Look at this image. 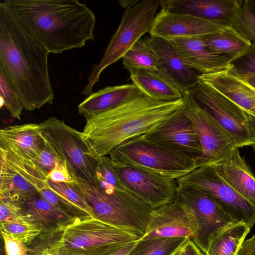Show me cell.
<instances>
[{"label": "cell", "mask_w": 255, "mask_h": 255, "mask_svg": "<svg viewBox=\"0 0 255 255\" xmlns=\"http://www.w3.org/2000/svg\"><path fill=\"white\" fill-rule=\"evenodd\" d=\"M49 51L20 20L0 3V67L26 111L52 104L54 92L48 73Z\"/></svg>", "instance_id": "obj_1"}, {"label": "cell", "mask_w": 255, "mask_h": 255, "mask_svg": "<svg viewBox=\"0 0 255 255\" xmlns=\"http://www.w3.org/2000/svg\"><path fill=\"white\" fill-rule=\"evenodd\" d=\"M7 8L49 51L81 48L94 40L96 17L77 0H5Z\"/></svg>", "instance_id": "obj_2"}, {"label": "cell", "mask_w": 255, "mask_h": 255, "mask_svg": "<svg viewBox=\"0 0 255 255\" xmlns=\"http://www.w3.org/2000/svg\"><path fill=\"white\" fill-rule=\"evenodd\" d=\"M183 106V98L157 101L139 90L120 105L86 118L82 132L98 160L126 141L150 131Z\"/></svg>", "instance_id": "obj_3"}, {"label": "cell", "mask_w": 255, "mask_h": 255, "mask_svg": "<svg viewBox=\"0 0 255 255\" xmlns=\"http://www.w3.org/2000/svg\"><path fill=\"white\" fill-rule=\"evenodd\" d=\"M37 238L53 249L74 255H105L141 238L90 216L72 218Z\"/></svg>", "instance_id": "obj_4"}, {"label": "cell", "mask_w": 255, "mask_h": 255, "mask_svg": "<svg viewBox=\"0 0 255 255\" xmlns=\"http://www.w3.org/2000/svg\"><path fill=\"white\" fill-rule=\"evenodd\" d=\"M70 174L73 186L84 198L93 217L141 238L144 236L152 209L148 205L128 190L106 191Z\"/></svg>", "instance_id": "obj_5"}, {"label": "cell", "mask_w": 255, "mask_h": 255, "mask_svg": "<svg viewBox=\"0 0 255 255\" xmlns=\"http://www.w3.org/2000/svg\"><path fill=\"white\" fill-rule=\"evenodd\" d=\"M109 157L115 162L176 180L197 168L194 159L151 141L144 134L118 145Z\"/></svg>", "instance_id": "obj_6"}, {"label": "cell", "mask_w": 255, "mask_h": 255, "mask_svg": "<svg viewBox=\"0 0 255 255\" xmlns=\"http://www.w3.org/2000/svg\"><path fill=\"white\" fill-rule=\"evenodd\" d=\"M159 6L160 0H143L126 8L119 26L111 37L102 58L93 66L81 95L88 96L92 94L102 72L122 59L142 35L150 32Z\"/></svg>", "instance_id": "obj_7"}, {"label": "cell", "mask_w": 255, "mask_h": 255, "mask_svg": "<svg viewBox=\"0 0 255 255\" xmlns=\"http://www.w3.org/2000/svg\"><path fill=\"white\" fill-rule=\"evenodd\" d=\"M39 125L45 141L67 164L70 172L90 184H97L98 160L83 132L55 117H50Z\"/></svg>", "instance_id": "obj_8"}, {"label": "cell", "mask_w": 255, "mask_h": 255, "mask_svg": "<svg viewBox=\"0 0 255 255\" xmlns=\"http://www.w3.org/2000/svg\"><path fill=\"white\" fill-rule=\"evenodd\" d=\"M47 174L16 149L0 144V199L18 205L48 187Z\"/></svg>", "instance_id": "obj_9"}, {"label": "cell", "mask_w": 255, "mask_h": 255, "mask_svg": "<svg viewBox=\"0 0 255 255\" xmlns=\"http://www.w3.org/2000/svg\"><path fill=\"white\" fill-rule=\"evenodd\" d=\"M176 181L178 184L200 190L239 222L245 223L251 228L255 224V206L231 187L212 165L197 167Z\"/></svg>", "instance_id": "obj_10"}, {"label": "cell", "mask_w": 255, "mask_h": 255, "mask_svg": "<svg viewBox=\"0 0 255 255\" xmlns=\"http://www.w3.org/2000/svg\"><path fill=\"white\" fill-rule=\"evenodd\" d=\"M182 93L183 113L192 123L202 147V154L195 160L196 166L212 164L237 147L235 140L188 90Z\"/></svg>", "instance_id": "obj_11"}, {"label": "cell", "mask_w": 255, "mask_h": 255, "mask_svg": "<svg viewBox=\"0 0 255 255\" xmlns=\"http://www.w3.org/2000/svg\"><path fill=\"white\" fill-rule=\"evenodd\" d=\"M188 91L229 133L237 147L252 144L244 110L238 105L199 79Z\"/></svg>", "instance_id": "obj_12"}, {"label": "cell", "mask_w": 255, "mask_h": 255, "mask_svg": "<svg viewBox=\"0 0 255 255\" xmlns=\"http://www.w3.org/2000/svg\"><path fill=\"white\" fill-rule=\"evenodd\" d=\"M176 199L193 212L199 229L191 240L205 254L214 238L226 228L239 223L212 199L193 187L178 184Z\"/></svg>", "instance_id": "obj_13"}, {"label": "cell", "mask_w": 255, "mask_h": 255, "mask_svg": "<svg viewBox=\"0 0 255 255\" xmlns=\"http://www.w3.org/2000/svg\"><path fill=\"white\" fill-rule=\"evenodd\" d=\"M106 157L126 188L152 209L175 200L178 187L176 179Z\"/></svg>", "instance_id": "obj_14"}, {"label": "cell", "mask_w": 255, "mask_h": 255, "mask_svg": "<svg viewBox=\"0 0 255 255\" xmlns=\"http://www.w3.org/2000/svg\"><path fill=\"white\" fill-rule=\"evenodd\" d=\"M198 229L192 210L175 199L151 209L146 230L141 238L185 237L192 239Z\"/></svg>", "instance_id": "obj_15"}, {"label": "cell", "mask_w": 255, "mask_h": 255, "mask_svg": "<svg viewBox=\"0 0 255 255\" xmlns=\"http://www.w3.org/2000/svg\"><path fill=\"white\" fill-rule=\"evenodd\" d=\"M182 109L144 135L151 141L196 160L202 154V147L192 123Z\"/></svg>", "instance_id": "obj_16"}, {"label": "cell", "mask_w": 255, "mask_h": 255, "mask_svg": "<svg viewBox=\"0 0 255 255\" xmlns=\"http://www.w3.org/2000/svg\"><path fill=\"white\" fill-rule=\"evenodd\" d=\"M243 2L242 0H160V6L170 11L234 27Z\"/></svg>", "instance_id": "obj_17"}, {"label": "cell", "mask_w": 255, "mask_h": 255, "mask_svg": "<svg viewBox=\"0 0 255 255\" xmlns=\"http://www.w3.org/2000/svg\"><path fill=\"white\" fill-rule=\"evenodd\" d=\"M227 27L184 13L161 8L155 17L150 36L169 39L174 37H200Z\"/></svg>", "instance_id": "obj_18"}, {"label": "cell", "mask_w": 255, "mask_h": 255, "mask_svg": "<svg viewBox=\"0 0 255 255\" xmlns=\"http://www.w3.org/2000/svg\"><path fill=\"white\" fill-rule=\"evenodd\" d=\"M145 39L156 56L157 72L182 92L188 90L200 74L184 64L168 40L152 36Z\"/></svg>", "instance_id": "obj_19"}, {"label": "cell", "mask_w": 255, "mask_h": 255, "mask_svg": "<svg viewBox=\"0 0 255 255\" xmlns=\"http://www.w3.org/2000/svg\"><path fill=\"white\" fill-rule=\"evenodd\" d=\"M168 40L184 64L200 74L220 71L233 61L225 55L210 50L199 37H174Z\"/></svg>", "instance_id": "obj_20"}, {"label": "cell", "mask_w": 255, "mask_h": 255, "mask_svg": "<svg viewBox=\"0 0 255 255\" xmlns=\"http://www.w3.org/2000/svg\"><path fill=\"white\" fill-rule=\"evenodd\" d=\"M211 165L231 187L255 206V176L241 155L239 148H234Z\"/></svg>", "instance_id": "obj_21"}, {"label": "cell", "mask_w": 255, "mask_h": 255, "mask_svg": "<svg viewBox=\"0 0 255 255\" xmlns=\"http://www.w3.org/2000/svg\"><path fill=\"white\" fill-rule=\"evenodd\" d=\"M255 117V88L232 70L230 64L220 71L197 77Z\"/></svg>", "instance_id": "obj_22"}, {"label": "cell", "mask_w": 255, "mask_h": 255, "mask_svg": "<svg viewBox=\"0 0 255 255\" xmlns=\"http://www.w3.org/2000/svg\"><path fill=\"white\" fill-rule=\"evenodd\" d=\"M0 144L12 147L33 160L44 149L46 141L41 133L39 124L31 123L1 129Z\"/></svg>", "instance_id": "obj_23"}, {"label": "cell", "mask_w": 255, "mask_h": 255, "mask_svg": "<svg viewBox=\"0 0 255 255\" xmlns=\"http://www.w3.org/2000/svg\"><path fill=\"white\" fill-rule=\"evenodd\" d=\"M138 90L133 84L107 86L92 93L81 102L79 114L85 118L101 114L120 105Z\"/></svg>", "instance_id": "obj_24"}, {"label": "cell", "mask_w": 255, "mask_h": 255, "mask_svg": "<svg viewBox=\"0 0 255 255\" xmlns=\"http://www.w3.org/2000/svg\"><path fill=\"white\" fill-rule=\"evenodd\" d=\"M129 73L133 84L152 99L172 101L183 98L182 92L157 71L137 69Z\"/></svg>", "instance_id": "obj_25"}, {"label": "cell", "mask_w": 255, "mask_h": 255, "mask_svg": "<svg viewBox=\"0 0 255 255\" xmlns=\"http://www.w3.org/2000/svg\"><path fill=\"white\" fill-rule=\"evenodd\" d=\"M211 51L224 54L233 60L244 54L252 43L234 27L199 37Z\"/></svg>", "instance_id": "obj_26"}, {"label": "cell", "mask_w": 255, "mask_h": 255, "mask_svg": "<svg viewBox=\"0 0 255 255\" xmlns=\"http://www.w3.org/2000/svg\"><path fill=\"white\" fill-rule=\"evenodd\" d=\"M20 206L25 214L42 227V232L51 231L73 218L56 208L39 194Z\"/></svg>", "instance_id": "obj_27"}, {"label": "cell", "mask_w": 255, "mask_h": 255, "mask_svg": "<svg viewBox=\"0 0 255 255\" xmlns=\"http://www.w3.org/2000/svg\"><path fill=\"white\" fill-rule=\"evenodd\" d=\"M251 228L239 222L225 229L209 244L205 255H237Z\"/></svg>", "instance_id": "obj_28"}, {"label": "cell", "mask_w": 255, "mask_h": 255, "mask_svg": "<svg viewBox=\"0 0 255 255\" xmlns=\"http://www.w3.org/2000/svg\"><path fill=\"white\" fill-rule=\"evenodd\" d=\"M122 59L124 67L129 72L137 69L157 72L156 56L145 38L139 39Z\"/></svg>", "instance_id": "obj_29"}, {"label": "cell", "mask_w": 255, "mask_h": 255, "mask_svg": "<svg viewBox=\"0 0 255 255\" xmlns=\"http://www.w3.org/2000/svg\"><path fill=\"white\" fill-rule=\"evenodd\" d=\"M188 238H141L136 242L127 255H171Z\"/></svg>", "instance_id": "obj_30"}, {"label": "cell", "mask_w": 255, "mask_h": 255, "mask_svg": "<svg viewBox=\"0 0 255 255\" xmlns=\"http://www.w3.org/2000/svg\"><path fill=\"white\" fill-rule=\"evenodd\" d=\"M0 231L18 239L28 246L42 233L43 229L24 213L17 220L0 223Z\"/></svg>", "instance_id": "obj_31"}, {"label": "cell", "mask_w": 255, "mask_h": 255, "mask_svg": "<svg viewBox=\"0 0 255 255\" xmlns=\"http://www.w3.org/2000/svg\"><path fill=\"white\" fill-rule=\"evenodd\" d=\"M0 107L4 106L10 116L21 120L24 109L19 97L4 70L0 67Z\"/></svg>", "instance_id": "obj_32"}, {"label": "cell", "mask_w": 255, "mask_h": 255, "mask_svg": "<svg viewBox=\"0 0 255 255\" xmlns=\"http://www.w3.org/2000/svg\"><path fill=\"white\" fill-rule=\"evenodd\" d=\"M106 156L99 158L98 161L96 169L97 184L106 190H127L107 162Z\"/></svg>", "instance_id": "obj_33"}, {"label": "cell", "mask_w": 255, "mask_h": 255, "mask_svg": "<svg viewBox=\"0 0 255 255\" xmlns=\"http://www.w3.org/2000/svg\"><path fill=\"white\" fill-rule=\"evenodd\" d=\"M38 194L56 208L73 218L89 216L79 207L51 190L48 185Z\"/></svg>", "instance_id": "obj_34"}, {"label": "cell", "mask_w": 255, "mask_h": 255, "mask_svg": "<svg viewBox=\"0 0 255 255\" xmlns=\"http://www.w3.org/2000/svg\"><path fill=\"white\" fill-rule=\"evenodd\" d=\"M49 187L65 199L79 207L89 216H92L91 210L81 193L73 184L54 183L47 180Z\"/></svg>", "instance_id": "obj_35"}, {"label": "cell", "mask_w": 255, "mask_h": 255, "mask_svg": "<svg viewBox=\"0 0 255 255\" xmlns=\"http://www.w3.org/2000/svg\"><path fill=\"white\" fill-rule=\"evenodd\" d=\"M234 72L242 78L255 76V44L230 64Z\"/></svg>", "instance_id": "obj_36"}, {"label": "cell", "mask_w": 255, "mask_h": 255, "mask_svg": "<svg viewBox=\"0 0 255 255\" xmlns=\"http://www.w3.org/2000/svg\"><path fill=\"white\" fill-rule=\"evenodd\" d=\"M33 161L47 175L51 170L61 165H67L59 158L46 142L44 149Z\"/></svg>", "instance_id": "obj_37"}, {"label": "cell", "mask_w": 255, "mask_h": 255, "mask_svg": "<svg viewBox=\"0 0 255 255\" xmlns=\"http://www.w3.org/2000/svg\"><path fill=\"white\" fill-rule=\"evenodd\" d=\"M0 199V223L17 220L24 215L19 205L8 199Z\"/></svg>", "instance_id": "obj_38"}, {"label": "cell", "mask_w": 255, "mask_h": 255, "mask_svg": "<svg viewBox=\"0 0 255 255\" xmlns=\"http://www.w3.org/2000/svg\"><path fill=\"white\" fill-rule=\"evenodd\" d=\"M6 255H28V248L13 236L1 231Z\"/></svg>", "instance_id": "obj_39"}, {"label": "cell", "mask_w": 255, "mask_h": 255, "mask_svg": "<svg viewBox=\"0 0 255 255\" xmlns=\"http://www.w3.org/2000/svg\"><path fill=\"white\" fill-rule=\"evenodd\" d=\"M27 247L28 255H74L53 249L38 238Z\"/></svg>", "instance_id": "obj_40"}, {"label": "cell", "mask_w": 255, "mask_h": 255, "mask_svg": "<svg viewBox=\"0 0 255 255\" xmlns=\"http://www.w3.org/2000/svg\"><path fill=\"white\" fill-rule=\"evenodd\" d=\"M47 178L54 183H73L72 178L66 165H61L51 170L48 174Z\"/></svg>", "instance_id": "obj_41"}, {"label": "cell", "mask_w": 255, "mask_h": 255, "mask_svg": "<svg viewBox=\"0 0 255 255\" xmlns=\"http://www.w3.org/2000/svg\"><path fill=\"white\" fill-rule=\"evenodd\" d=\"M237 21L255 30V14L251 10L248 0H243Z\"/></svg>", "instance_id": "obj_42"}, {"label": "cell", "mask_w": 255, "mask_h": 255, "mask_svg": "<svg viewBox=\"0 0 255 255\" xmlns=\"http://www.w3.org/2000/svg\"><path fill=\"white\" fill-rule=\"evenodd\" d=\"M171 255H205L200 249L188 238Z\"/></svg>", "instance_id": "obj_43"}, {"label": "cell", "mask_w": 255, "mask_h": 255, "mask_svg": "<svg viewBox=\"0 0 255 255\" xmlns=\"http://www.w3.org/2000/svg\"><path fill=\"white\" fill-rule=\"evenodd\" d=\"M234 27L244 37L255 44V30L251 29L238 21H236Z\"/></svg>", "instance_id": "obj_44"}, {"label": "cell", "mask_w": 255, "mask_h": 255, "mask_svg": "<svg viewBox=\"0 0 255 255\" xmlns=\"http://www.w3.org/2000/svg\"><path fill=\"white\" fill-rule=\"evenodd\" d=\"M237 255H255V234L243 243Z\"/></svg>", "instance_id": "obj_45"}, {"label": "cell", "mask_w": 255, "mask_h": 255, "mask_svg": "<svg viewBox=\"0 0 255 255\" xmlns=\"http://www.w3.org/2000/svg\"><path fill=\"white\" fill-rule=\"evenodd\" d=\"M244 112L249 130L254 138L253 143L251 146L255 151V117L245 110Z\"/></svg>", "instance_id": "obj_46"}, {"label": "cell", "mask_w": 255, "mask_h": 255, "mask_svg": "<svg viewBox=\"0 0 255 255\" xmlns=\"http://www.w3.org/2000/svg\"><path fill=\"white\" fill-rule=\"evenodd\" d=\"M136 241L128 243L123 247L105 255H127L132 249Z\"/></svg>", "instance_id": "obj_47"}, {"label": "cell", "mask_w": 255, "mask_h": 255, "mask_svg": "<svg viewBox=\"0 0 255 255\" xmlns=\"http://www.w3.org/2000/svg\"><path fill=\"white\" fill-rule=\"evenodd\" d=\"M118 1L122 7L126 8L128 7L133 6L140 2L139 0H121Z\"/></svg>", "instance_id": "obj_48"}, {"label": "cell", "mask_w": 255, "mask_h": 255, "mask_svg": "<svg viewBox=\"0 0 255 255\" xmlns=\"http://www.w3.org/2000/svg\"><path fill=\"white\" fill-rule=\"evenodd\" d=\"M242 79L245 81H246L247 83H248L251 86L255 88V76L247 77L246 78H242Z\"/></svg>", "instance_id": "obj_49"}, {"label": "cell", "mask_w": 255, "mask_h": 255, "mask_svg": "<svg viewBox=\"0 0 255 255\" xmlns=\"http://www.w3.org/2000/svg\"><path fill=\"white\" fill-rule=\"evenodd\" d=\"M251 10L255 14V0H248Z\"/></svg>", "instance_id": "obj_50"}]
</instances>
